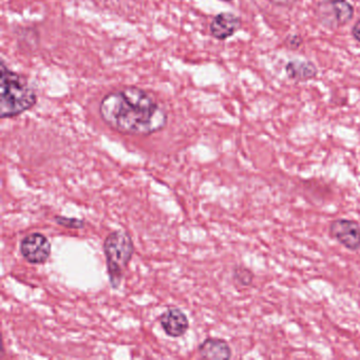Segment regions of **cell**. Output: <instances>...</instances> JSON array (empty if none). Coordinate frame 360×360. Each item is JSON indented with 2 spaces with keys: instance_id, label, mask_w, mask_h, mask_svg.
<instances>
[{
  "instance_id": "16",
  "label": "cell",
  "mask_w": 360,
  "mask_h": 360,
  "mask_svg": "<svg viewBox=\"0 0 360 360\" xmlns=\"http://www.w3.org/2000/svg\"><path fill=\"white\" fill-rule=\"evenodd\" d=\"M222 1H227V3H229V1H233V0H222Z\"/></svg>"
},
{
  "instance_id": "12",
  "label": "cell",
  "mask_w": 360,
  "mask_h": 360,
  "mask_svg": "<svg viewBox=\"0 0 360 360\" xmlns=\"http://www.w3.org/2000/svg\"><path fill=\"white\" fill-rule=\"evenodd\" d=\"M54 221L60 226L70 229H81L85 227L86 222L82 219L66 218V217L56 216Z\"/></svg>"
},
{
  "instance_id": "7",
  "label": "cell",
  "mask_w": 360,
  "mask_h": 360,
  "mask_svg": "<svg viewBox=\"0 0 360 360\" xmlns=\"http://www.w3.org/2000/svg\"><path fill=\"white\" fill-rule=\"evenodd\" d=\"M160 323L166 335L178 338L186 334L189 328V320L186 314L176 307H172L160 316Z\"/></svg>"
},
{
  "instance_id": "9",
  "label": "cell",
  "mask_w": 360,
  "mask_h": 360,
  "mask_svg": "<svg viewBox=\"0 0 360 360\" xmlns=\"http://www.w3.org/2000/svg\"><path fill=\"white\" fill-rule=\"evenodd\" d=\"M200 356L204 359H231L233 356L231 345L222 338L210 337L198 347Z\"/></svg>"
},
{
  "instance_id": "3",
  "label": "cell",
  "mask_w": 360,
  "mask_h": 360,
  "mask_svg": "<svg viewBox=\"0 0 360 360\" xmlns=\"http://www.w3.org/2000/svg\"><path fill=\"white\" fill-rule=\"evenodd\" d=\"M104 252L111 288H119L134 254L131 236L125 231L109 233L105 239Z\"/></svg>"
},
{
  "instance_id": "14",
  "label": "cell",
  "mask_w": 360,
  "mask_h": 360,
  "mask_svg": "<svg viewBox=\"0 0 360 360\" xmlns=\"http://www.w3.org/2000/svg\"><path fill=\"white\" fill-rule=\"evenodd\" d=\"M267 1L278 7H290L292 4L296 3L297 0H267Z\"/></svg>"
},
{
  "instance_id": "15",
  "label": "cell",
  "mask_w": 360,
  "mask_h": 360,
  "mask_svg": "<svg viewBox=\"0 0 360 360\" xmlns=\"http://www.w3.org/2000/svg\"><path fill=\"white\" fill-rule=\"evenodd\" d=\"M352 35L354 39L360 43V20H358L355 25H354L353 29H352Z\"/></svg>"
},
{
  "instance_id": "11",
  "label": "cell",
  "mask_w": 360,
  "mask_h": 360,
  "mask_svg": "<svg viewBox=\"0 0 360 360\" xmlns=\"http://www.w3.org/2000/svg\"><path fill=\"white\" fill-rule=\"evenodd\" d=\"M233 279L237 285L250 288L254 283L255 274L252 269L244 265H236L233 269Z\"/></svg>"
},
{
  "instance_id": "6",
  "label": "cell",
  "mask_w": 360,
  "mask_h": 360,
  "mask_svg": "<svg viewBox=\"0 0 360 360\" xmlns=\"http://www.w3.org/2000/svg\"><path fill=\"white\" fill-rule=\"evenodd\" d=\"M20 254L30 264H44L51 255V243L45 235L32 233L20 242Z\"/></svg>"
},
{
  "instance_id": "8",
  "label": "cell",
  "mask_w": 360,
  "mask_h": 360,
  "mask_svg": "<svg viewBox=\"0 0 360 360\" xmlns=\"http://www.w3.org/2000/svg\"><path fill=\"white\" fill-rule=\"evenodd\" d=\"M241 25V18L239 16L229 12H222L212 18L210 30L214 39L225 41L240 30Z\"/></svg>"
},
{
  "instance_id": "4",
  "label": "cell",
  "mask_w": 360,
  "mask_h": 360,
  "mask_svg": "<svg viewBox=\"0 0 360 360\" xmlns=\"http://www.w3.org/2000/svg\"><path fill=\"white\" fill-rule=\"evenodd\" d=\"M354 7L347 0H322L315 10L318 22L324 28L338 29L353 20Z\"/></svg>"
},
{
  "instance_id": "5",
  "label": "cell",
  "mask_w": 360,
  "mask_h": 360,
  "mask_svg": "<svg viewBox=\"0 0 360 360\" xmlns=\"http://www.w3.org/2000/svg\"><path fill=\"white\" fill-rule=\"evenodd\" d=\"M330 238L351 252L360 250V224L352 219H335L328 225Z\"/></svg>"
},
{
  "instance_id": "2",
  "label": "cell",
  "mask_w": 360,
  "mask_h": 360,
  "mask_svg": "<svg viewBox=\"0 0 360 360\" xmlns=\"http://www.w3.org/2000/svg\"><path fill=\"white\" fill-rule=\"evenodd\" d=\"M0 72V117L13 119L32 109L37 94L28 79L10 70L4 62Z\"/></svg>"
},
{
  "instance_id": "13",
  "label": "cell",
  "mask_w": 360,
  "mask_h": 360,
  "mask_svg": "<svg viewBox=\"0 0 360 360\" xmlns=\"http://www.w3.org/2000/svg\"><path fill=\"white\" fill-rule=\"evenodd\" d=\"M303 39L298 34L290 35L286 39L285 45L288 46L290 49L296 50L302 45Z\"/></svg>"
},
{
  "instance_id": "10",
  "label": "cell",
  "mask_w": 360,
  "mask_h": 360,
  "mask_svg": "<svg viewBox=\"0 0 360 360\" xmlns=\"http://www.w3.org/2000/svg\"><path fill=\"white\" fill-rule=\"evenodd\" d=\"M285 72L290 79L295 81H309L318 75L315 65L309 60H292L285 67Z\"/></svg>"
},
{
  "instance_id": "1",
  "label": "cell",
  "mask_w": 360,
  "mask_h": 360,
  "mask_svg": "<svg viewBox=\"0 0 360 360\" xmlns=\"http://www.w3.org/2000/svg\"><path fill=\"white\" fill-rule=\"evenodd\" d=\"M98 112L109 128L127 136H151L163 130L168 122L163 105L136 86L109 92L101 102Z\"/></svg>"
}]
</instances>
